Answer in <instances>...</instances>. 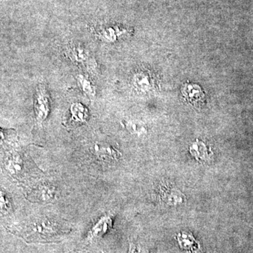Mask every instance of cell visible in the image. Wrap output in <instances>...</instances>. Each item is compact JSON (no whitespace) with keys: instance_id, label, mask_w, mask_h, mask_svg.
<instances>
[{"instance_id":"6da1fadb","label":"cell","mask_w":253,"mask_h":253,"mask_svg":"<svg viewBox=\"0 0 253 253\" xmlns=\"http://www.w3.org/2000/svg\"><path fill=\"white\" fill-rule=\"evenodd\" d=\"M51 111V99L44 84H38L34 96V113L38 123L46 121Z\"/></svg>"},{"instance_id":"7a4b0ae2","label":"cell","mask_w":253,"mask_h":253,"mask_svg":"<svg viewBox=\"0 0 253 253\" xmlns=\"http://www.w3.org/2000/svg\"><path fill=\"white\" fill-rule=\"evenodd\" d=\"M66 55L72 62L88 69L96 68V61L90 51L82 44H73L66 49Z\"/></svg>"},{"instance_id":"3957f363","label":"cell","mask_w":253,"mask_h":253,"mask_svg":"<svg viewBox=\"0 0 253 253\" xmlns=\"http://www.w3.org/2000/svg\"><path fill=\"white\" fill-rule=\"evenodd\" d=\"M96 159L105 164H112L121 159V153L112 145L104 142H96L91 149Z\"/></svg>"},{"instance_id":"277c9868","label":"cell","mask_w":253,"mask_h":253,"mask_svg":"<svg viewBox=\"0 0 253 253\" xmlns=\"http://www.w3.org/2000/svg\"><path fill=\"white\" fill-rule=\"evenodd\" d=\"M132 84L134 89L141 93L149 92L156 86L152 75L147 71H137L133 76Z\"/></svg>"},{"instance_id":"5b68a950","label":"cell","mask_w":253,"mask_h":253,"mask_svg":"<svg viewBox=\"0 0 253 253\" xmlns=\"http://www.w3.org/2000/svg\"><path fill=\"white\" fill-rule=\"evenodd\" d=\"M181 94L188 101L194 106H201L204 104L205 94L204 90L198 84L194 83H185L181 87Z\"/></svg>"},{"instance_id":"8992f818","label":"cell","mask_w":253,"mask_h":253,"mask_svg":"<svg viewBox=\"0 0 253 253\" xmlns=\"http://www.w3.org/2000/svg\"><path fill=\"white\" fill-rule=\"evenodd\" d=\"M112 225L113 219L111 216H102L91 226L88 234V239L96 240L103 237L112 228Z\"/></svg>"},{"instance_id":"52a82bcc","label":"cell","mask_w":253,"mask_h":253,"mask_svg":"<svg viewBox=\"0 0 253 253\" xmlns=\"http://www.w3.org/2000/svg\"><path fill=\"white\" fill-rule=\"evenodd\" d=\"M4 168L14 178L21 176L24 171V162L19 154H11L4 160Z\"/></svg>"},{"instance_id":"ba28073f","label":"cell","mask_w":253,"mask_h":253,"mask_svg":"<svg viewBox=\"0 0 253 253\" xmlns=\"http://www.w3.org/2000/svg\"><path fill=\"white\" fill-rule=\"evenodd\" d=\"M58 229L49 221L43 220L35 223L32 226L31 234L42 238H49L57 234Z\"/></svg>"},{"instance_id":"9c48e42d","label":"cell","mask_w":253,"mask_h":253,"mask_svg":"<svg viewBox=\"0 0 253 253\" xmlns=\"http://www.w3.org/2000/svg\"><path fill=\"white\" fill-rule=\"evenodd\" d=\"M71 120L74 124L83 125L87 122L89 117V110L80 102L73 103L70 106Z\"/></svg>"},{"instance_id":"30bf717a","label":"cell","mask_w":253,"mask_h":253,"mask_svg":"<svg viewBox=\"0 0 253 253\" xmlns=\"http://www.w3.org/2000/svg\"><path fill=\"white\" fill-rule=\"evenodd\" d=\"M190 154L193 157L196 158L199 162H206L209 161L212 153L208 147L207 145L203 141L196 139L189 148Z\"/></svg>"},{"instance_id":"8fae6325","label":"cell","mask_w":253,"mask_h":253,"mask_svg":"<svg viewBox=\"0 0 253 253\" xmlns=\"http://www.w3.org/2000/svg\"><path fill=\"white\" fill-rule=\"evenodd\" d=\"M34 196L42 203H49L54 201L56 196L54 186L48 184H43L38 186L34 191Z\"/></svg>"},{"instance_id":"7c38bea8","label":"cell","mask_w":253,"mask_h":253,"mask_svg":"<svg viewBox=\"0 0 253 253\" xmlns=\"http://www.w3.org/2000/svg\"><path fill=\"white\" fill-rule=\"evenodd\" d=\"M178 243L181 249L193 253H196L200 249L199 243L194 236L187 233H182L177 236Z\"/></svg>"},{"instance_id":"4fadbf2b","label":"cell","mask_w":253,"mask_h":253,"mask_svg":"<svg viewBox=\"0 0 253 253\" xmlns=\"http://www.w3.org/2000/svg\"><path fill=\"white\" fill-rule=\"evenodd\" d=\"M13 211V204L9 194L0 187V217L9 215Z\"/></svg>"},{"instance_id":"5bb4252c","label":"cell","mask_w":253,"mask_h":253,"mask_svg":"<svg viewBox=\"0 0 253 253\" xmlns=\"http://www.w3.org/2000/svg\"><path fill=\"white\" fill-rule=\"evenodd\" d=\"M76 79L78 85L84 94L89 98H94L96 96V87L87 76L83 74L78 75Z\"/></svg>"},{"instance_id":"9a60e30c","label":"cell","mask_w":253,"mask_h":253,"mask_svg":"<svg viewBox=\"0 0 253 253\" xmlns=\"http://www.w3.org/2000/svg\"><path fill=\"white\" fill-rule=\"evenodd\" d=\"M122 33L118 27H105L100 30L98 36L101 41L114 42Z\"/></svg>"},{"instance_id":"2e32d148","label":"cell","mask_w":253,"mask_h":253,"mask_svg":"<svg viewBox=\"0 0 253 253\" xmlns=\"http://www.w3.org/2000/svg\"><path fill=\"white\" fill-rule=\"evenodd\" d=\"M123 125L131 134L143 135L147 133V129L144 124L138 121H123Z\"/></svg>"},{"instance_id":"e0dca14e","label":"cell","mask_w":253,"mask_h":253,"mask_svg":"<svg viewBox=\"0 0 253 253\" xmlns=\"http://www.w3.org/2000/svg\"><path fill=\"white\" fill-rule=\"evenodd\" d=\"M4 137V131H3V130H1V129H0V140H1V139H2Z\"/></svg>"}]
</instances>
